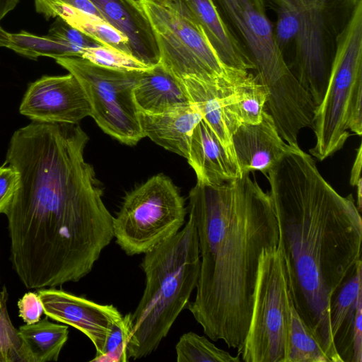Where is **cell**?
I'll list each match as a JSON object with an SVG mask.
<instances>
[{
	"label": "cell",
	"mask_w": 362,
	"mask_h": 362,
	"mask_svg": "<svg viewBox=\"0 0 362 362\" xmlns=\"http://www.w3.org/2000/svg\"><path fill=\"white\" fill-rule=\"evenodd\" d=\"M362 150L361 145L359 146L356 156L355 158L350 176V184L353 187H356L358 182L361 180V163H362Z\"/></svg>",
	"instance_id": "d590c367"
},
{
	"label": "cell",
	"mask_w": 362,
	"mask_h": 362,
	"mask_svg": "<svg viewBox=\"0 0 362 362\" xmlns=\"http://www.w3.org/2000/svg\"><path fill=\"white\" fill-rule=\"evenodd\" d=\"M267 99L266 88L253 73L248 71L243 78L228 85L226 107L238 127L257 124L262 119Z\"/></svg>",
	"instance_id": "603a6c76"
},
{
	"label": "cell",
	"mask_w": 362,
	"mask_h": 362,
	"mask_svg": "<svg viewBox=\"0 0 362 362\" xmlns=\"http://www.w3.org/2000/svg\"><path fill=\"white\" fill-rule=\"evenodd\" d=\"M186 214L177 187L158 174L127 194L114 217V238L127 255L145 254L175 235Z\"/></svg>",
	"instance_id": "52a82bcc"
},
{
	"label": "cell",
	"mask_w": 362,
	"mask_h": 362,
	"mask_svg": "<svg viewBox=\"0 0 362 362\" xmlns=\"http://www.w3.org/2000/svg\"><path fill=\"white\" fill-rule=\"evenodd\" d=\"M7 291L0 293V362L17 361V349L20 345L18 330L13 326L6 308Z\"/></svg>",
	"instance_id": "f546056e"
},
{
	"label": "cell",
	"mask_w": 362,
	"mask_h": 362,
	"mask_svg": "<svg viewBox=\"0 0 362 362\" xmlns=\"http://www.w3.org/2000/svg\"><path fill=\"white\" fill-rule=\"evenodd\" d=\"M265 176L292 304L330 362H341L330 328L329 301L361 260V211L352 194H339L300 147Z\"/></svg>",
	"instance_id": "6da1fadb"
},
{
	"label": "cell",
	"mask_w": 362,
	"mask_h": 362,
	"mask_svg": "<svg viewBox=\"0 0 362 362\" xmlns=\"http://www.w3.org/2000/svg\"><path fill=\"white\" fill-rule=\"evenodd\" d=\"M81 58L97 65L122 71H145L148 67L131 55L105 46L84 49Z\"/></svg>",
	"instance_id": "f1b7e54d"
},
{
	"label": "cell",
	"mask_w": 362,
	"mask_h": 362,
	"mask_svg": "<svg viewBox=\"0 0 362 362\" xmlns=\"http://www.w3.org/2000/svg\"><path fill=\"white\" fill-rule=\"evenodd\" d=\"M132 328L131 313L116 322L108 334L101 353L90 360L93 362H127V344Z\"/></svg>",
	"instance_id": "83f0119b"
},
{
	"label": "cell",
	"mask_w": 362,
	"mask_h": 362,
	"mask_svg": "<svg viewBox=\"0 0 362 362\" xmlns=\"http://www.w3.org/2000/svg\"><path fill=\"white\" fill-rule=\"evenodd\" d=\"M19 176L11 166H0V214L13 199L18 186Z\"/></svg>",
	"instance_id": "1f68e13d"
},
{
	"label": "cell",
	"mask_w": 362,
	"mask_h": 362,
	"mask_svg": "<svg viewBox=\"0 0 362 362\" xmlns=\"http://www.w3.org/2000/svg\"><path fill=\"white\" fill-rule=\"evenodd\" d=\"M146 285L131 313L128 358L146 357L156 350L196 288L200 270L199 239L191 217L173 237L144 254Z\"/></svg>",
	"instance_id": "277c9868"
},
{
	"label": "cell",
	"mask_w": 362,
	"mask_h": 362,
	"mask_svg": "<svg viewBox=\"0 0 362 362\" xmlns=\"http://www.w3.org/2000/svg\"><path fill=\"white\" fill-rule=\"evenodd\" d=\"M312 156L322 161L340 150L350 132L362 133V0L339 35L326 90L316 107Z\"/></svg>",
	"instance_id": "5b68a950"
},
{
	"label": "cell",
	"mask_w": 362,
	"mask_h": 362,
	"mask_svg": "<svg viewBox=\"0 0 362 362\" xmlns=\"http://www.w3.org/2000/svg\"><path fill=\"white\" fill-rule=\"evenodd\" d=\"M200 270L187 308L211 340L239 350L247 336L262 252L277 247L272 201L250 173L218 185H195L189 193Z\"/></svg>",
	"instance_id": "7a4b0ae2"
},
{
	"label": "cell",
	"mask_w": 362,
	"mask_h": 362,
	"mask_svg": "<svg viewBox=\"0 0 362 362\" xmlns=\"http://www.w3.org/2000/svg\"><path fill=\"white\" fill-rule=\"evenodd\" d=\"M64 4L85 12L91 16H96L102 20L103 17L98 10L90 0H59ZM104 21V20H103Z\"/></svg>",
	"instance_id": "e575fe53"
},
{
	"label": "cell",
	"mask_w": 362,
	"mask_h": 362,
	"mask_svg": "<svg viewBox=\"0 0 362 362\" xmlns=\"http://www.w3.org/2000/svg\"><path fill=\"white\" fill-rule=\"evenodd\" d=\"M19 316L24 322L30 325L38 322L44 312L42 301L37 293L28 292L18 301Z\"/></svg>",
	"instance_id": "d6a6232c"
},
{
	"label": "cell",
	"mask_w": 362,
	"mask_h": 362,
	"mask_svg": "<svg viewBox=\"0 0 362 362\" xmlns=\"http://www.w3.org/2000/svg\"><path fill=\"white\" fill-rule=\"evenodd\" d=\"M48 34L83 50L89 47L103 46L98 41L69 25L60 18H57L49 30Z\"/></svg>",
	"instance_id": "4dcf8cb0"
},
{
	"label": "cell",
	"mask_w": 362,
	"mask_h": 362,
	"mask_svg": "<svg viewBox=\"0 0 362 362\" xmlns=\"http://www.w3.org/2000/svg\"><path fill=\"white\" fill-rule=\"evenodd\" d=\"M17 361H57L69 337L68 327L52 323L47 317L18 329Z\"/></svg>",
	"instance_id": "7402d4cb"
},
{
	"label": "cell",
	"mask_w": 362,
	"mask_h": 362,
	"mask_svg": "<svg viewBox=\"0 0 362 362\" xmlns=\"http://www.w3.org/2000/svg\"><path fill=\"white\" fill-rule=\"evenodd\" d=\"M139 117L144 137L185 158L193 131L202 119V114L192 103L160 114L139 112Z\"/></svg>",
	"instance_id": "e0dca14e"
},
{
	"label": "cell",
	"mask_w": 362,
	"mask_h": 362,
	"mask_svg": "<svg viewBox=\"0 0 362 362\" xmlns=\"http://www.w3.org/2000/svg\"><path fill=\"white\" fill-rule=\"evenodd\" d=\"M361 0H311L300 13L289 69L317 107L326 90L339 35Z\"/></svg>",
	"instance_id": "9c48e42d"
},
{
	"label": "cell",
	"mask_w": 362,
	"mask_h": 362,
	"mask_svg": "<svg viewBox=\"0 0 362 362\" xmlns=\"http://www.w3.org/2000/svg\"><path fill=\"white\" fill-rule=\"evenodd\" d=\"M55 60L78 81L90 106V116L105 133L129 146L144 137L134 99L144 71L112 69L78 57Z\"/></svg>",
	"instance_id": "30bf717a"
},
{
	"label": "cell",
	"mask_w": 362,
	"mask_h": 362,
	"mask_svg": "<svg viewBox=\"0 0 362 362\" xmlns=\"http://www.w3.org/2000/svg\"><path fill=\"white\" fill-rule=\"evenodd\" d=\"M139 112L156 115L191 103L182 84L160 63L142 71L134 89Z\"/></svg>",
	"instance_id": "d6986e66"
},
{
	"label": "cell",
	"mask_w": 362,
	"mask_h": 362,
	"mask_svg": "<svg viewBox=\"0 0 362 362\" xmlns=\"http://www.w3.org/2000/svg\"><path fill=\"white\" fill-rule=\"evenodd\" d=\"M103 19L127 40L132 57L148 67L160 54L151 23L137 0H90Z\"/></svg>",
	"instance_id": "5bb4252c"
},
{
	"label": "cell",
	"mask_w": 362,
	"mask_h": 362,
	"mask_svg": "<svg viewBox=\"0 0 362 362\" xmlns=\"http://www.w3.org/2000/svg\"><path fill=\"white\" fill-rule=\"evenodd\" d=\"M292 0H264L266 6H269L274 11L281 6L284 4H289Z\"/></svg>",
	"instance_id": "74e56055"
},
{
	"label": "cell",
	"mask_w": 362,
	"mask_h": 362,
	"mask_svg": "<svg viewBox=\"0 0 362 362\" xmlns=\"http://www.w3.org/2000/svg\"><path fill=\"white\" fill-rule=\"evenodd\" d=\"M187 160L201 185H218L243 175L203 119L193 131Z\"/></svg>",
	"instance_id": "9a60e30c"
},
{
	"label": "cell",
	"mask_w": 362,
	"mask_h": 362,
	"mask_svg": "<svg viewBox=\"0 0 362 362\" xmlns=\"http://www.w3.org/2000/svg\"><path fill=\"white\" fill-rule=\"evenodd\" d=\"M291 300L281 250H262L249 329L238 350L245 362H285Z\"/></svg>",
	"instance_id": "ba28073f"
},
{
	"label": "cell",
	"mask_w": 362,
	"mask_h": 362,
	"mask_svg": "<svg viewBox=\"0 0 362 362\" xmlns=\"http://www.w3.org/2000/svg\"><path fill=\"white\" fill-rule=\"evenodd\" d=\"M19 111L33 122L78 124L90 115V106L76 78L42 76L29 84Z\"/></svg>",
	"instance_id": "8fae6325"
},
{
	"label": "cell",
	"mask_w": 362,
	"mask_h": 362,
	"mask_svg": "<svg viewBox=\"0 0 362 362\" xmlns=\"http://www.w3.org/2000/svg\"><path fill=\"white\" fill-rule=\"evenodd\" d=\"M222 62L228 67L250 71L254 66L240 48L213 0H185Z\"/></svg>",
	"instance_id": "ffe728a7"
},
{
	"label": "cell",
	"mask_w": 362,
	"mask_h": 362,
	"mask_svg": "<svg viewBox=\"0 0 362 362\" xmlns=\"http://www.w3.org/2000/svg\"><path fill=\"white\" fill-rule=\"evenodd\" d=\"M19 0H0V14L13 11L18 5Z\"/></svg>",
	"instance_id": "8d00e7d4"
},
{
	"label": "cell",
	"mask_w": 362,
	"mask_h": 362,
	"mask_svg": "<svg viewBox=\"0 0 362 362\" xmlns=\"http://www.w3.org/2000/svg\"><path fill=\"white\" fill-rule=\"evenodd\" d=\"M362 295L359 296L353 330L352 362H362Z\"/></svg>",
	"instance_id": "836d02e7"
},
{
	"label": "cell",
	"mask_w": 362,
	"mask_h": 362,
	"mask_svg": "<svg viewBox=\"0 0 362 362\" xmlns=\"http://www.w3.org/2000/svg\"><path fill=\"white\" fill-rule=\"evenodd\" d=\"M34 4L36 11L47 20L60 18L103 46L132 56L127 38L103 20L68 6L59 0H34Z\"/></svg>",
	"instance_id": "44dd1931"
},
{
	"label": "cell",
	"mask_w": 362,
	"mask_h": 362,
	"mask_svg": "<svg viewBox=\"0 0 362 362\" xmlns=\"http://www.w3.org/2000/svg\"><path fill=\"white\" fill-rule=\"evenodd\" d=\"M153 30L159 63L178 81L216 83L246 70L225 65L185 0H137Z\"/></svg>",
	"instance_id": "8992f818"
},
{
	"label": "cell",
	"mask_w": 362,
	"mask_h": 362,
	"mask_svg": "<svg viewBox=\"0 0 362 362\" xmlns=\"http://www.w3.org/2000/svg\"><path fill=\"white\" fill-rule=\"evenodd\" d=\"M362 262L332 293L329 308L330 328L341 362H352L353 330L358 300L362 295Z\"/></svg>",
	"instance_id": "ac0fdd59"
},
{
	"label": "cell",
	"mask_w": 362,
	"mask_h": 362,
	"mask_svg": "<svg viewBox=\"0 0 362 362\" xmlns=\"http://www.w3.org/2000/svg\"><path fill=\"white\" fill-rule=\"evenodd\" d=\"M232 142L242 174L259 170L264 175L284 157L300 146H292L280 136L273 117L265 110L257 124H243L233 133Z\"/></svg>",
	"instance_id": "4fadbf2b"
},
{
	"label": "cell",
	"mask_w": 362,
	"mask_h": 362,
	"mask_svg": "<svg viewBox=\"0 0 362 362\" xmlns=\"http://www.w3.org/2000/svg\"><path fill=\"white\" fill-rule=\"evenodd\" d=\"M308 2L284 4L276 11V22L274 25V37L288 68L295 54L296 40L300 27V13Z\"/></svg>",
	"instance_id": "4316f807"
},
{
	"label": "cell",
	"mask_w": 362,
	"mask_h": 362,
	"mask_svg": "<svg viewBox=\"0 0 362 362\" xmlns=\"http://www.w3.org/2000/svg\"><path fill=\"white\" fill-rule=\"evenodd\" d=\"M290 312V329L285 362H330L292 303Z\"/></svg>",
	"instance_id": "d4e9b609"
},
{
	"label": "cell",
	"mask_w": 362,
	"mask_h": 362,
	"mask_svg": "<svg viewBox=\"0 0 362 362\" xmlns=\"http://www.w3.org/2000/svg\"><path fill=\"white\" fill-rule=\"evenodd\" d=\"M177 362H239V356L216 346L204 336L183 334L175 346Z\"/></svg>",
	"instance_id": "484cf974"
},
{
	"label": "cell",
	"mask_w": 362,
	"mask_h": 362,
	"mask_svg": "<svg viewBox=\"0 0 362 362\" xmlns=\"http://www.w3.org/2000/svg\"><path fill=\"white\" fill-rule=\"evenodd\" d=\"M240 48L266 88L264 110L273 117L281 138L298 146L300 132L313 126L316 106L294 76L276 45L274 24L264 0H213Z\"/></svg>",
	"instance_id": "3957f363"
},
{
	"label": "cell",
	"mask_w": 362,
	"mask_h": 362,
	"mask_svg": "<svg viewBox=\"0 0 362 362\" xmlns=\"http://www.w3.org/2000/svg\"><path fill=\"white\" fill-rule=\"evenodd\" d=\"M44 313L78 329L91 341L96 354L101 353L113 325L122 315L113 305H102L55 288L37 291Z\"/></svg>",
	"instance_id": "7c38bea8"
},
{
	"label": "cell",
	"mask_w": 362,
	"mask_h": 362,
	"mask_svg": "<svg viewBox=\"0 0 362 362\" xmlns=\"http://www.w3.org/2000/svg\"><path fill=\"white\" fill-rule=\"evenodd\" d=\"M247 72L235 78L216 83H207L191 78L180 81L191 103L197 107L202 119L213 130L230 159L237 165L232 135L238 127L226 107V93L230 83L239 80Z\"/></svg>",
	"instance_id": "2e32d148"
},
{
	"label": "cell",
	"mask_w": 362,
	"mask_h": 362,
	"mask_svg": "<svg viewBox=\"0 0 362 362\" xmlns=\"http://www.w3.org/2000/svg\"><path fill=\"white\" fill-rule=\"evenodd\" d=\"M0 47L32 59L47 57L54 59L62 57H81L83 49L47 33L37 35L21 30L9 33L0 25Z\"/></svg>",
	"instance_id": "cb8c5ba5"
}]
</instances>
